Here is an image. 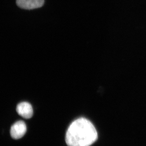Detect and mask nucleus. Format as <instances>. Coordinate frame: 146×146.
Masks as SVG:
<instances>
[{
  "label": "nucleus",
  "mask_w": 146,
  "mask_h": 146,
  "mask_svg": "<svg viewBox=\"0 0 146 146\" xmlns=\"http://www.w3.org/2000/svg\"><path fill=\"white\" fill-rule=\"evenodd\" d=\"M98 138L95 127L85 118L75 120L66 132L65 141L68 146H89Z\"/></svg>",
  "instance_id": "nucleus-1"
},
{
  "label": "nucleus",
  "mask_w": 146,
  "mask_h": 146,
  "mask_svg": "<svg viewBox=\"0 0 146 146\" xmlns=\"http://www.w3.org/2000/svg\"><path fill=\"white\" fill-rule=\"evenodd\" d=\"M27 130L25 123L23 121H18L13 124L11 128V136L13 139H20L25 135Z\"/></svg>",
  "instance_id": "nucleus-2"
},
{
  "label": "nucleus",
  "mask_w": 146,
  "mask_h": 146,
  "mask_svg": "<svg viewBox=\"0 0 146 146\" xmlns=\"http://www.w3.org/2000/svg\"><path fill=\"white\" fill-rule=\"evenodd\" d=\"M44 0H16V4L20 8L32 9L42 7Z\"/></svg>",
  "instance_id": "nucleus-3"
},
{
  "label": "nucleus",
  "mask_w": 146,
  "mask_h": 146,
  "mask_svg": "<svg viewBox=\"0 0 146 146\" xmlns=\"http://www.w3.org/2000/svg\"><path fill=\"white\" fill-rule=\"evenodd\" d=\"M16 111L20 116L25 119H30L33 115L32 107L30 104L27 102L19 104L16 107Z\"/></svg>",
  "instance_id": "nucleus-4"
}]
</instances>
